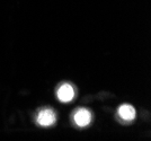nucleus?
<instances>
[{
	"instance_id": "obj_1",
	"label": "nucleus",
	"mask_w": 151,
	"mask_h": 141,
	"mask_svg": "<svg viewBox=\"0 0 151 141\" xmlns=\"http://www.w3.org/2000/svg\"><path fill=\"white\" fill-rule=\"evenodd\" d=\"M57 112L50 107H44L37 111L35 115V123L42 128H51L57 123Z\"/></svg>"
},
{
	"instance_id": "obj_2",
	"label": "nucleus",
	"mask_w": 151,
	"mask_h": 141,
	"mask_svg": "<svg viewBox=\"0 0 151 141\" xmlns=\"http://www.w3.org/2000/svg\"><path fill=\"white\" fill-rule=\"evenodd\" d=\"M72 121L77 128H87L93 121V113H91V111L85 109V107L77 109L72 114Z\"/></svg>"
},
{
	"instance_id": "obj_3",
	"label": "nucleus",
	"mask_w": 151,
	"mask_h": 141,
	"mask_svg": "<svg viewBox=\"0 0 151 141\" xmlns=\"http://www.w3.org/2000/svg\"><path fill=\"white\" fill-rule=\"evenodd\" d=\"M57 97L61 103H70L75 99L76 88L69 83H60L57 89Z\"/></svg>"
},
{
	"instance_id": "obj_4",
	"label": "nucleus",
	"mask_w": 151,
	"mask_h": 141,
	"mask_svg": "<svg viewBox=\"0 0 151 141\" xmlns=\"http://www.w3.org/2000/svg\"><path fill=\"white\" fill-rule=\"evenodd\" d=\"M116 115L122 123H131L137 119V111L131 104H122L117 109Z\"/></svg>"
}]
</instances>
